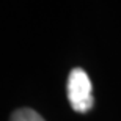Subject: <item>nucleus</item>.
Instances as JSON below:
<instances>
[{
  "label": "nucleus",
  "instance_id": "f257e3e1",
  "mask_svg": "<svg viewBox=\"0 0 121 121\" xmlns=\"http://www.w3.org/2000/svg\"><path fill=\"white\" fill-rule=\"evenodd\" d=\"M68 99L76 112L85 113L93 107L91 80L88 74L80 68L72 69L68 79Z\"/></svg>",
  "mask_w": 121,
  "mask_h": 121
},
{
  "label": "nucleus",
  "instance_id": "f03ea898",
  "mask_svg": "<svg viewBox=\"0 0 121 121\" xmlns=\"http://www.w3.org/2000/svg\"><path fill=\"white\" fill-rule=\"evenodd\" d=\"M9 121H44V118L31 108H19L11 115Z\"/></svg>",
  "mask_w": 121,
  "mask_h": 121
}]
</instances>
